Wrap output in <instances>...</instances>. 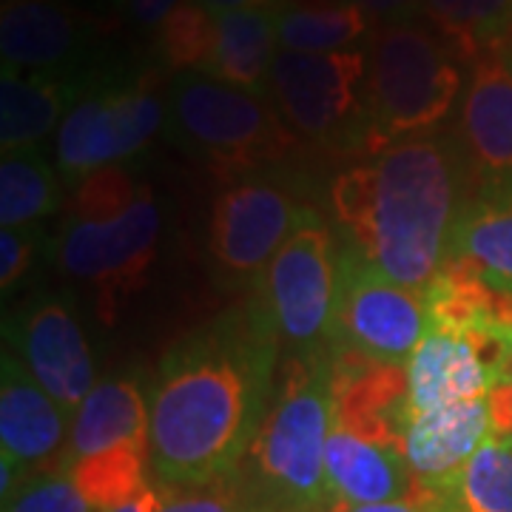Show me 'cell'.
Returning a JSON list of instances; mask_svg holds the SVG:
<instances>
[{
  "mask_svg": "<svg viewBox=\"0 0 512 512\" xmlns=\"http://www.w3.org/2000/svg\"><path fill=\"white\" fill-rule=\"evenodd\" d=\"M6 345L72 416L97 387L89 339L69 305L57 296L29 302L12 325H6Z\"/></svg>",
  "mask_w": 512,
  "mask_h": 512,
  "instance_id": "cell-12",
  "label": "cell"
},
{
  "mask_svg": "<svg viewBox=\"0 0 512 512\" xmlns=\"http://www.w3.org/2000/svg\"><path fill=\"white\" fill-rule=\"evenodd\" d=\"M493 387L473 342L453 330L430 328L407 362L404 416L439 410L447 404L487 399Z\"/></svg>",
  "mask_w": 512,
  "mask_h": 512,
  "instance_id": "cell-18",
  "label": "cell"
},
{
  "mask_svg": "<svg viewBox=\"0 0 512 512\" xmlns=\"http://www.w3.org/2000/svg\"><path fill=\"white\" fill-rule=\"evenodd\" d=\"M180 3L183 0H126V12L140 26H160L168 12Z\"/></svg>",
  "mask_w": 512,
  "mask_h": 512,
  "instance_id": "cell-33",
  "label": "cell"
},
{
  "mask_svg": "<svg viewBox=\"0 0 512 512\" xmlns=\"http://www.w3.org/2000/svg\"><path fill=\"white\" fill-rule=\"evenodd\" d=\"M83 97V80L57 72H23L3 66L0 74V146L3 154L29 151L49 137Z\"/></svg>",
  "mask_w": 512,
  "mask_h": 512,
  "instance_id": "cell-19",
  "label": "cell"
},
{
  "mask_svg": "<svg viewBox=\"0 0 512 512\" xmlns=\"http://www.w3.org/2000/svg\"><path fill=\"white\" fill-rule=\"evenodd\" d=\"M458 131V146L484 188L512 185V69L498 55L476 60Z\"/></svg>",
  "mask_w": 512,
  "mask_h": 512,
  "instance_id": "cell-13",
  "label": "cell"
},
{
  "mask_svg": "<svg viewBox=\"0 0 512 512\" xmlns=\"http://www.w3.org/2000/svg\"><path fill=\"white\" fill-rule=\"evenodd\" d=\"M367 26V15L353 3L279 6V46L285 52H345Z\"/></svg>",
  "mask_w": 512,
  "mask_h": 512,
  "instance_id": "cell-25",
  "label": "cell"
},
{
  "mask_svg": "<svg viewBox=\"0 0 512 512\" xmlns=\"http://www.w3.org/2000/svg\"><path fill=\"white\" fill-rule=\"evenodd\" d=\"M450 256L476 262L490 282L512 293V185L481 188L467 202L453 231Z\"/></svg>",
  "mask_w": 512,
  "mask_h": 512,
  "instance_id": "cell-23",
  "label": "cell"
},
{
  "mask_svg": "<svg viewBox=\"0 0 512 512\" xmlns=\"http://www.w3.org/2000/svg\"><path fill=\"white\" fill-rule=\"evenodd\" d=\"M399 436L416 481L424 487H439L456 476L493 436L490 404L487 399H473L404 416Z\"/></svg>",
  "mask_w": 512,
  "mask_h": 512,
  "instance_id": "cell-16",
  "label": "cell"
},
{
  "mask_svg": "<svg viewBox=\"0 0 512 512\" xmlns=\"http://www.w3.org/2000/svg\"><path fill=\"white\" fill-rule=\"evenodd\" d=\"M430 330L424 291L404 288L373 268L353 245L339 254L333 345L379 365L410 362Z\"/></svg>",
  "mask_w": 512,
  "mask_h": 512,
  "instance_id": "cell-8",
  "label": "cell"
},
{
  "mask_svg": "<svg viewBox=\"0 0 512 512\" xmlns=\"http://www.w3.org/2000/svg\"><path fill=\"white\" fill-rule=\"evenodd\" d=\"M339 285V254L325 220L308 208L288 242L259 276L254 299L274 322L282 342L296 353L333 345V313Z\"/></svg>",
  "mask_w": 512,
  "mask_h": 512,
  "instance_id": "cell-7",
  "label": "cell"
},
{
  "mask_svg": "<svg viewBox=\"0 0 512 512\" xmlns=\"http://www.w3.org/2000/svg\"><path fill=\"white\" fill-rule=\"evenodd\" d=\"M126 444H148V399L134 379H111L94 387L74 410L72 433L57 470L106 456Z\"/></svg>",
  "mask_w": 512,
  "mask_h": 512,
  "instance_id": "cell-20",
  "label": "cell"
},
{
  "mask_svg": "<svg viewBox=\"0 0 512 512\" xmlns=\"http://www.w3.org/2000/svg\"><path fill=\"white\" fill-rule=\"evenodd\" d=\"M214 49H217V18L197 0H183L157 26V52L174 74H208Z\"/></svg>",
  "mask_w": 512,
  "mask_h": 512,
  "instance_id": "cell-26",
  "label": "cell"
},
{
  "mask_svg": "<svg viewBox=\"0 0 512 512\" xmlns=\"http://www.w3.org/2000/svg\"><path fill=\"white\" fill-rule=\"evenodd\" d=\"M308 205H299L285 183L251 174L220 194L211 217V259L222 279L259 282L271 259L288 242Z\"/></svg>",
  "mask_w": 512,
  "mask_h": 512,
  "instance_id": "cell-11",
  "label": "cell"
},
{
  "mask_svg": "<svg viewBox=\"0 0 512 512\" xmlns=\"http://www.w3.org/2000/svg\"><path fill=\"white\" fill-rule=\"evenodd\" d=\"M421 9L464 52L487 49L512 29V0H421Z\"/></svg>",
  "mask_w": 512,
  "mask_h": 512,
  "instance_id": "cell-27",
  "label": "cell"
},
{
  "mask_svg": "<svg viewBox=\"0 0 512 512\" xmlns=\"http://www.w3.org/2000/svg\"><path fill=\"white\" fill-rule=\"evenodd\" d=\"M342 3L359 6L370 23H382V26L413 23V18L421 12V0H342Z\"/></svg>",
  "mask_w": 512,
  "mask_h": 512,
  "instance_id": "cell-30",
  "label": "cell"
},
{
  "mask_svg": "<svg viewBox=\"0 0 512 512\" xmlns=\"http://www.w3.org/2000/svg\"><path fill=\"white\" fill-rule=\"evenodd\" d=\"M3 512H100L69 473L52 470L26 478L23 487L3 501Z\"/></svg>",
  "mask_w": 512,
  "mask_h": 512,
  "instance_id": "cell-28",
  "label": "cell"
},
{
  "mask_svg": "<svg viewBox=\"0 0 512 512\" xmlns=\"http://www.w3.org/2000/svg\"><path fill=\"white\" fill-rule=\"evenodd\" d=\"M333 419L336 356L330 350L299 353L251 447L259 478L279 507L296 512L328 507L333 490L325 453Z\"/></svg>",
  "mask_w": 512,
  "mask_h": 512,
  "instance_id": "cell-5",
  "label": "cell"
},
{
  "mask_svg": "<svg viewBox=\"0 0 512 512\" xmlns=\"http://www.w3.org/2000/svg\"><path fill=\"white\" fill-rule=\"evenodd\" d=\"M328 484L348 507L410 501L416 476L404 458L402 444L362 436L333 421L325 453Z\"/></svg>",
  "mask_w": 512,
  "mask_h": 512,
  "instance_id": "cell-17",
  "label": "cell"
},
{
  "mask_svg": "<svg viewBox=\"0 0 512 512\" xmlns=\"http://www.w3.org/2000/svg\"><path fill=\"white\" fill-rule=\"evenodd\" d=\"M211 15L222 12H237V9H265V6H279V0H197Z\"/></svg>",
  "mask_w": 512,
  "mask_h": 512,
  "instance_id": "cell-34",
  "label": "cell"
},
{
  "mask_svg": "<svg viewBox=\"0 0 512 512\" xmlns=\"http://www.w3.org/2000/svg\"><path fill=\"white\" fill-rule=\"evenodd\" d=\"M367 60L362 52H285L279 49L268 80V97L296 137L336 140L367 128Z\"/></svg>",
  "mask_w": 512,
  "mask_h": 512,
  "instance_id": "cell-9",
  "label": "cell"
},
{
  "mask_svg": "<svg viewBox=\"0 0 512 512\" xmlns=\"http://www.w3.org/2000/svg\"><path fill=\"white\" fill-rule=\"evenodd\" d=\"M89 43V23L63 0H3V66L23 72L72 74Z\"/></svg>",
  "mask_w": 512,
  "mask_h": 512,
  "instance_id": "cell-14",
  "label": "cell"
},
{
  "mask_svg": "<svg viewBox=\"0 0 512 512\" xmlns=\"http://www.w3.org/2000/svg\"><path fill=\"white\" fill-rule=\"evenodd\" d=\"M490 404V424H493V436L498 439H512V370L498 379L487 393Z\"/></svg>",
  "mask_w": 512,
  "mask_h": 512,
  "instance_id": "cell-31",
  "label": "cell"
},
{
  "mask_svg": "<svg viewBox=\"0 0 512 512\" xmlns=\"http://www.w3.org/2000/svg\"><path fill=\"white\" fill-rule=\"evenodd\" d=\"M165 134L231 183L285 157L296 140L268 94L202 72L174 74L165 97Z\"/></svg>",
  "mask_w": 512,
  "mask_h": 512,
  "instance_id": "cell-4",
  "label": "cell"
},
{
  "mask_svg": "<svg viewBox=\"0 0 512 512\" xmlns=\"http://www.w3.org/2000/svg\"><path fill=\"white\" fill-rule=\"evenodd\" d=\"M342 512H424L413 501H387V504H365V507H345Z\"/></svg>",
  "mask_w": 512,
  "mask_h": 512,
  "instance_id": "cell-36",
  "label": "cell"
},
{
  "mask_svg": "<svg viewBox=\"0 0 512 512\" xmlns=\"http://www.w3.org/2000/svg\"><path fill=\"white\" fill-rule=\"evenodd\" d=\"M63 200L52 165L29 151L3 154L0 163V225L3 228H26L43 217L55 214Z\"/></svg>",
  "mask_w": 512,
  "mask_h": 512,
  "instance_id": "cell-24",
  "label": "cell"
},
{
  "mask_svg": "<svg viewBox=\"0 0 512 512\" xmlns=\"http://www.w3.org/2000/svg\"><path fill=\"white\" fill-rule=\"evenodd\" d=\"M160 495L154 493V490H140V493L134 495V498H128L123 504H117V507H111L106 512H157L160 510Z\"/></svg>",
  "mask_w": 512,
  "mask_h": 512,
  "instance_id": "cell-35",
  "label": "cell"
},
{
  "mask_svg": "<svg viewBox=\"0 0 512 512\" xmlns=\"http://www.w3.org/2000/svg\"><path fill=\"white\" fill-rule=\"evenodd\" d=\"M165 128V103L148 83L103 86L83 94L57 128V168L83 180L140 154Z\"/></svg>",
  "mask_w": 512,
  "mask_h": 512,
  "instance_id": "cell-10",
  "label": "cell"
},
{
  "mask_svg": "<svg viewBox=\"0 0 512 512\" xmlns=\"http://www.w3.org/2000/svg\"><path fill=\"white\" fill-rule=\"evenodd\" d=\"M467 165L450 137L399 140L336 177L333 214L373 268L404 288L427 291L450 259L453 231L470 202Z\"/></svg>",
  "mask_w": 512,
  "mask_h": 512,
  "instance_id": "cell-2",
  "label": "cell"
},
{
  "mask_svg": "<svg viewBox=\"0 0 512 512\" xmlns=\"http://www.w3.org/2000/svg\"><path fill=\"white\" fill-rule=\"evenodd\" d=\"M157 512H245L222 493H188L160 501Z\"/></svg>",
  "mask_w": 512,
  "mask_h": 512,
  "instance_id": "cell-32",
  "label": "cell"
},
{
  "mask_svg": "<svg viewBox=\"0 0 512 512\" xmlns=\"http://www.w3.org/2000/svg\"><path fill=\"white\" fill-rule=\"evenodd\" d=\"M279 342L251 299L165 353L148 387V464L160 484L208 487L254 447Z\"/></svg>",
  "mask_w": 512,
  "mask_h": 512,
  "instance_id": "cell-1",
  "label": "cell"
},
{
  "mask_svg": "<svg viewBox=\"0 0 512 512\" xmlns=\"http://www.w3.org/2000/svg\"><path fill=\"white\" fill-rule=\"evenodd\" d=\"M461 72L436 32L416 23L382 26L370 46L365 140L373 151L421 137L450 117Z\"/></svg>",
  "mask_w": 512,
  "mask_h": 512,
  "instance_id": "cell-6",
  "label": "cell"
},
{
  "mask_svg": "<svg viewBox=\"0 0 512 512\" xmlns=\"http://www.w3.org/2000/svg\"><path fill=\"white\" fill-rule=\"evenodd\" d=\"M72 413L55 402L18 356L3 350L0 362V453L18 464L40 467L63 456L72 433Z\"/></svg>",
  "mask_w": 512,
  "mask_h": 512,
  "instance_id": "cell-15",
  "label": "cell"
},
{
  "mask_svg": "<svg viewBox=\"0 0 512 512\" xmlns=\"http://www.w3.org/2000/svg\"><path fill=\"white\" fill-rule=\"evenodd\" d=\"M282 6V3H279ZM279 6L237 9L217 18V49L211 60V77L248 92L268 94V80L279 46Z\"/></svg>",
  "mask_w": 512,
  "mask_h": 512,
  "instance_id": "cell-21",
  "label": "cell"
},
{
  "mask_svg": "<svg viewBox=\"0 0 512 512\" xmlns=\"http://www.w3.org/2000/svg\"><path fill=\"white\" fill-rule=\"evenodd\" d=\"M160 231L154 188L123 165H109L77 185L69 220L55 239V262L66 276L92 285L100 316L114 319V305L146 282Z\"/></svg>",
  "mask_w": 512,
  "mask_h": 512,
  "instance_id": "cell-3",
  "label": "cell"
},
{
  "mask_svg": "<svg viewBox=\"0 0 512 512\" xmlns=\"http://www.w3.org/2000/svg\"><path fill=\"white\" fill-rule=\"evenodd\" d=\"M410 501L424 512H512V439L490 436L447 484L416 481Z\"/></svg>",
  "mask_w": 512,
  "mask_h": 512,
  "instance_id": "cell-22",
  "label": "cell"
},
{
  "mask_svg": "<svg viewBox=\"0 0 512 512\" xmlns=\"http://www.w3.org/2000/svg\"><path fill=\"white\" fill-rule=\"evenodd\" d=\"M40 228L26 225V228H3L0 234V285L9 291L20 276L29 271L35 262L37 245H40Z\"/></svg>",
  "mask_w": 512,
  "mask_h": 512,
  "instance_id": "cell-29",
  "label": "cell"
}]
</instances>
